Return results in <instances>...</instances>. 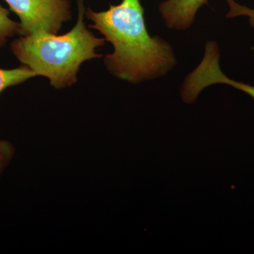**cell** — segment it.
Masks as SVG:
<instances>
[{
	"mask_svg": "<svg viewBox=\"0 0 254 254\" xmlns=\"http://www.w3.org/2000/svg\"><path fill=\"white\" fill-rule=\"evenodd\" d=\"M85 16L92 23L88 27L113 45L104 63L113 76L138 83L165 74L176 64L170 45L148 33L140 0H123L106 11L88 7Z\"/></svg>",
	"mask_w": 254,
	"mask_h": 254,
	"instance_id": "1",
	"label": "cell"
},
{
	"mask_svg": "<svg viewBox=\"0 0 254 254\" xmlns=\"http://www.w3.org/2000/svg\"><path fill=\"white\" fill-rule=\"evenodd\" d=\"M78 17L71 31L62 36L37 32L20 36L11 43V52L23 65L36 76L48 78L57 89L77 82L82 64L102 58L97 50L105 45V38H98L85 23L84 0H77Z\"/></svg>",
	"mask_w": 254,
	"mask_h": 254,
	"instance_id": "2",
	"label": "cell"
},
{
	"mask_svg": "<svg viewBox=\"0 0 254 254\" xmlns=\"http://www.w3.org/2000/svg\"><path fill=\"white\" fill-rule=\"evenodd\" d=\"M19 18L18 35L37 32L58 34L64 23L71 18L69 0H4Z\"/></svg>",
	"mask_w": 254,
	"mask_h": 254,
	"instance_id": "3",
	"label": "cell"
},
{
	"mask_svg": "<svg viewBox=\"0 0 254 254\" xmlns=\"http://www.w3.org/2000/svg\"><path fill=\"white\" fill-rule=\"evenodd\" d=\"M219 60L220 53L216 43L208 42L201 63L187 76L182 86V98L185 103H193L204 88L216 83L231 86L254 99V86L227 77L220 67Z\"/></svg>",
	"mask_w": 254,
	"mask_h": 254,
	"instance_id": "4",
	"label": "cell"
},
{
	"mask_svg": "<svg viewBox=\"0 0 254 254\" xmlns=\"http://www.w3.org/2000/svg\"><path fill=\"white\" fill-rule=\"evenodd\" d=\"M208 0H167L160 5V11L169 28L185 30L194 21L200 6Z\"/></svg>",
	"mask_w": 254,
	"mask_h": 254,
	"instance_id": "5",
	"label": "cell"
},
{
	"mask_svg": "<svg viewBox=\"0 0 254 254\" xmlns=\"http://www.w3.org/2000/svg\"><path fill=\"white\" fill-rule=\"evenodd\" d=\"M36 76V73L25 65L12 69L0 68V93L9 87L16 86Z\"/></svg>",
	"mask_w": 254,
	"mask_h": 254,
	"instance_id": "6",
	"label": "cell"
},
{
	"mask_svg": "<svg viewBox=\"0 0 254 254\" xmlns=\"http://www.w3.org/2000/svg\"><path fill=\"white\" fill-rule=\"evenodd\" d=\"M18 30L19 23L11 19L9 11L0 5V48L6 44L9 38L18 34Z\"/></svg>",
	"mask_w": 254,
	"mask_h": 254,
	"instance_id": "7",
	"label": "cell"
},
{
	"mask_svg": "<svg viewBox=\"0 0 254 254\" xmlns=\"http://www.w3.org/2000/svg\"><path fill=\"white\" fill-rule=\"evenodd\" d=\"M230 10L227 14V18H235L237 16H247L251 26L254 28V9L237 3L235 0H226Z\"/></svg>",
	"mask_w": 254,
	"mask_h": 254,
	"instance_id": "8",
	"label": "cell"
},
{
	"mask_svg": "<svg viewBox=\"0 0 254 254\" xmlns=\"http://www.w3.org/2000/svg\"><path fill=\"white\" fill-rule=\"evenodd\" d=\"M14 148L9 142L0 140V175L14 155Z\"/></svg>",
	"mask_w": 254,
	"mask_h": 254,
	"instance_id": "9",
	"label": "cell"
}]
</instances>
